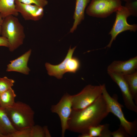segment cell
I'll use <instances>...</instances> for the list:
<instances>
[{
	"mask_svg": "<svg viewBox=\"0 0 137 137\" xmlns=\"http://www.w3.org/2000/svg\"><path fill=\"white\" fill-rule=\"evenodd\" d=\"M14 82V80L6 76L0 77V94L11 88Z\"/></svg>",
	"mask_w": 137,
	"mask_h": 137,
	"instance_id": "ffe728a7",
	"label": "cell"
},
{
	"mask_svg": "<svg viewBox=\"0 0 137 137\" xmlns=\"http://www.w3.org/2000/svg\"><path fill=\"white\" fill-rule=\"evenodd\" d=\"M80 66V62L78 59L72 57L67 61L66 73H75L79 70Z\"/></svg>",
	"mask_w": 137,
	"mask_h": 137,
	"instance_id": "d6986e66",
	"label": "cell"
},
{
	"mask_svg": "<svg viewBox=\"0 0 137 137\" xmlns=\"http://www.w3.org/2000/svg\"><path fill=\"white\" fill-rule=\"evenodd\" d=\"M9 46V43L7 39L2 36L0 37V46H4L8 48Z\"/></svg>",
	"mask_w": 137,
	"mask_h": 137,
	"instance_id": "83f0119b",
	"label": "cell"
},
{
	"mask_svg": "<svg viewBox=\"0 0 137 137\" xmlns=\"http://www.w3.org/2000/svg\"><path fill=\"white\" fill-rule=\"evenodd\" d=\"M76 47L75 46L72 49L71 46L70 47L65 58L60 64L54 65L48 62L45 63V66L49 75L55 77L59 79L62 78L63 75L66 73L67 61L72 57Z\"/></svg>",
	"mask_w": 137,
	"mask_h": 137,
	"instance_id": "4fadbf2b",
	"label": "cell"
},
{
	"mask_svg": "<svg viewBox=\"0 0 137 137\" xmlns=\"http://www.w3.org/2000/svg\"><path fill=\"white\" fill-rule=\"evenodd\" d=\"M16 9L25 20L36 21L44 15L43 8L35 5L27 4L15 2Z\"/></svg>",
	"mask_w": 137,
	"mask_h": 137,
	"instance_id": "30bf717a",
	"label": "cell"
},
{
	"mask_svg": "<svg viewBox=\"0 0 137 137\" xmlns=\"http://www.w3.org/2000/svg\"><path fill=\"white\" fill-rule=\"evenodd\" d=\"M16 130L12 125L5 109L0 107V133L4 137H10Z\"/></svg>",
	"mask_w": 137,
	"mask_h": 137,
	"instance_id": "9a60e30c",
	"label": "cell"
},
{
	"mask_svg": "<svg viewBox=\"0 0 137 137\" xmlns=\"http://www.w3.org/2000/svg\"><path fill=\"white\" fill-rule=\"evenodd\" d=\"M45 137L43 127L38 125H34L31 127V137Z\"/></svg>",
	"mask_w": 137,
	"mask_h": 137,
	"instance_id": "7402d4cb",
	"label": "cell"
},
{
	"mask_svg": "<svg viewBox=\"0 0 137 137\" xmlns=\"http://www.w3.org/2000/svg\"><path fill=\"white\" fill-rule=\"evenodd\" d=\"M43 127L44 130L45 137H51V135L48 130L47 126H45Z\"/></svg>",
	"mask_w": 137,
	"mask_h": 137,
	"instance_id": "f1b7e54d",
	"label": "cell"
},
{
	"mask_svg": "<svg viewBox=\"0 0 137 137\" xmlns=\"http://www.w3.org/2000/svg\"><path fill=\"white\" fill-rule=\"evenodd\" d=\"M123 1L126 2H130L131 1H134L137 0H123Z\"/></svg>",
	"mask_w": 137,
	"mask_h": 137,
	"instance_id": "1f68e13d",
	"label": "cell"
},
{
	"mask_svg": "<svg viewBox=\"0 0 137 137\" xmlns=\"http://www.w3.org/2000/svg\"><path fill=\"white\" fill-rule=\"evenodd\" d=\"M0 137H4V136L0 133Z\"/></svg>",
	"mask_w": 137,
	"mask_h": 137,
	"instance_id": "d6a6232c",
	"label": "cell"
},
{
	"mask_svg": "<svg viewBox=\"0 0 137 137\" xmlns=\"http://www.w3.org/2000/svg\"><path fill=\"white\" fill-rule=\"evenodd\" d=\"M109 124H105V127L101 133L100 137H112V132L109 129Z\"/></svg>",
	"mask_w": 137,
	"mask_h": 137,
	"instance_id": "4316f807",
	"label": "cell"
},
{
	"mask_svg": "<svg viewBox=\"0 0 137 137\" xmlns=\"http://www.w3.org/2000/svg\"><path fill=\"white\" fill-rule=\"evenodd\" d=\"M3 20V19L0 16V35H1V27Z\"/></svg>",
	"mask_w": 137,
	"mask_h": 137,
	"instance_id": "4dcf8cb0",
	"label": "cell"
},
{
	"mask_svg": "<svg viewBox=\"0 0 137 137\" xmlns=\"http://www.w3.org/2000/svg\"><path fill=\"white\" fill-rule=\"evenodd\" d=\"M107 73L119 87L126 108L130 110L137 113V105L134 102L129 86L123 75L110 72L107 71Z\"/></svg>",
	"mask_w": 137,
	"mask_h": 137,
	"instance_id": "9c48e42d",
	"label": "cell"
},
{
	"mask_svg": "<svg viewBox=\"0 0 137 137\" xmlns=\"http://www.w3.org/2000/svg\"><path fill=\"white\" fill-rule=\"evenodd\" d=\"M102 85V95L107 103L110 113H112L118 118L120 124L130 137L135 136L137 132V119L132 122L128 121L122 111L123 105L118 101L117 95L115 94L111 96L108 92L105 84Z\"/></svg>",
	"mask_w": 137,
	"mask_h": 137,
	"instance_id": "277c9868",
	"label": "cell"
},
{
	"mask_svg": "<svg viewBox=\"0 0 137 137\" xmlns=\"http://www.w3.org/2000/svg\"><path fill=\"white\" fill-rule=\"evenodd\" d=\"M16 96L14 90L11 88L0 94V107L5 109L12 106L15 103Z\"/></svg>",
	"mask_w": 137,
	"mask_h": 137,
	"instance_id": "e0dca14e",
	"label": "cell"
},
{
	"mask_svg": "<svg viewBox=\"0 0 137 137\" xmlns=\"http://www.w3.org/2000/svg\"><path fill=\"white\" fill-rule=\"evenodd\" d=\"M116 12V17L113 26L109 34L111 38L110 42L106 47L110 48L113 41L115 40L117 36L121 33L126 30L135 31L137 26L135 24L130 25L127 22V18L133 15L131 11L125 6H122Z\"/></svg>",
	"mask_w": 137,
	"mask_h": 137,
	"instance_id": "8992f818",
	"label": "cell"
},
{
	"mask_svg": "<svg viewBox=\"0 0 137 137\" xmlns=\"http://www.w3.org/2000/svg\"><path fill=\"white\" fill-rule=\"evenodd\" d=\"M110 113L102 94L94 102L81 110L72 109L67 130L81 134L88 132L90 127L100 124Z\"/></svg>",
	"mask_w": 137,
	"mask_h": 137,
	"instance_id": "6da1fadb",
	"label": "cell"
},
{
	"mask_svg": "<svg viewBox=\"0 0 137 137\" xmlns=\"http://www.w3.org/2000/svg\"><path fill=\"white\" fill-rule=\"evenodd\" d=\"M111 135L112 137H130L124 128L120 124L118 129L111 132Z\"/></svg>",
	"mask_w": 137,
	"mask_h": 137,
	"instance_id": "d4e9b609",
	"label": "cell"
},
{
	"mask_svg": "<svg viewBox=\"0 0 137 137\" xmlns=\"http://www.w3.org/2000/svg\"><path fill=\"white\" fill-rule=\"evenodd\" d=\"M102 94V85L86 86L79 93L72 95V109H83L94 102Z\"/></svg>",
	"mask_w": 137,
	"mask_h": 137,
	"instance_id": "5b68a950",
	"label": "cell"
},
{
	"mask_svg": "<svg viewBox=\"0 0 137 137\" xmlns=\"http://www.w3.org/2000/svg\"><path fill=\"white\" fill-rule=\"evenodd\" d=\"M10 137H31V127L17 130Z\"/></svg>",
	"mask_w": 137,
	"mask_h": 137,
	"instance_id": "cb8c5ba5",
	"label": "cell"
},
{
	"mask_svg": "<svg viewBox=\"0 0 137 137\" xmlns=\"http://www.w3.org/2000/svg\"><path fill=\"white\" fill-rule=\"evenodd\" d=\"M32 52L30 49L16 59L11 60L7 65L6 71L15 72L25 75L29 74L30 70L28 63Z\"/></svg>",
	"mask_w": 137,
	"mask_h": 137,
	"instance_id": "7c38bea8",
	"label": "cell"
},
{
	"mask_svg": "<svg viewBox=\"0 0 137 137\" xmlns=\"http://www.w3.org/2000/svg\"><path fill=\"white\" fill-rule=\"evenodd\" d=\"M90 1V0H76L73 16L74 22L73 26L70 29V32H73L76 30L78 26L84 19L85 10Z\"/></svg>",
	"mask_w": 137,
	"mask_h": 137,
	"instance_id": "5bb4252c",
	"label": "cell"
},
{
	"mask_svg": "<svg viewBox=\"0 0 137 137\" xmlns=\"http://www.w3.org/2000/svg\"><path fill=\"white\" fill-rule=\"evenodd\" d=\"M137 56L125 61L115 60L108 67L107 70L123 75L133 73L136 71Z\"/></svg>",
	"mask_w": 137,
	"mask_h": 137,
	"instance_id": "8fae6325",
	"label": "cell"
},
{
	"mask_svg": "<svg viewBox=\"0 0 137 137\" xmlns=\"http://www.w3.org/2000/svg\"><path fill=\"white\" fill-rule=\"evenodd\" d=\"M12 125L17 130L31 128L35 125V112L28 104L20 101L4 109Z\"/></svg>",
	"mask_w": 137,
	"mask_h": 137,
	"instance_id": "7a4b0ae2",
	"label": "cell"
},
{
	"mask_svg": "<svg viewBox=\"0 0 137 137\" xmlns=\"http://www.w3.org/2000/svg\"><path fill=\"white\" fill-rule=\"evenodd\" d=\"M16 17L11 15L4 19L1 27V35L8 39L11 52L23 44L25 37L24 27Z\"/></svg>",
	"mask_w": 137,
	"mask_h": 137,
	"instance_id": "3957f363",
	"label": "cell"
},
{
	"mask_svg": "<svg viewBox=\"0 0 137 137\" xmlns=\"http://www.w3.org/2000/svg\"><path fill=\"white\" fill-rule=\"evenodd\" d=\"M121 0H92L86 10L88 15L106 17L116 12L122 6Z\"/></svg>",
	"mask_w": 137,
	"mask_h": 137,
	"instance_id": "52a82bcc",
	"label": "cell"
},
{
	"mask_svg": "<svg viewBox=\"0 0 137 137\" xmlns=\"http://www.w3.org/2000/svg\"><path fill=\"white\" fill-rule=\"evenodd\" d=\"M105 124H99L96 126L90 127L88 132L91 137H100L101 133L105 127Z\"/></svg>",
	"mask_w": 137,
	"mask_h": 137,
	"instance_id": "44dd1931",
	"label": "cell"
},
{
	"mask_svg": "<svg viewBox=\"0 0 137 137\" xmlns=\"http://www.w3.org/2000/svg\"><path fill=\"white\" fill-rule=\"evenodd\" d=\"M72 95L65 94L59 102L53 105L50 109L52 112L57 113L59 116L61 123L62 136L64 137L67 130V122L72 110Z\"/></svg>",
	"mask_w": 137,
	"mask_h": 137,
	"instance_id": "ba28073f",
	"label": "cell"
},
{
	"mask_svg": "<svg viewBox=\"0 0 137 137\" xmlns=\"http://www.w3.org/2000/svg\"><path fill=\"white\" fill-rule=\"evenodd\" d=\"M79 137H91L88 132L83 133L79 135Z\"/></svg>",
	"mask_w": 137,
	"mask_h": 137,
	"instance_id": "f546056e",
	"label": "cell"
},
{
	"mask_svg": "<svg viewBox=\"0 0 137 137\" xmlns=\"http://www.w3.org/2000/svg\"><path fill=\"white\" fill-rule=\"evenodd\" d=\"M123 76L128 85L133 100L137 105V71Z\"/></svg>",
	"mask_w": 137,
	"mask_h": 137,
	"instance_id": "ac0fdd59",
	"label": "cell"
},
{
	"mask_svg": "<svg viewBox=\"0 0 137 137\" xmlns=\"http://www.w3.org/2000/svg\"><path fill=\"white\" fill-rule=\"evenodd\" d=\"M15 0H0V16L3 19L10 15L17 16L19 13L15 6Z\"/></svg>",
	"mask_w": 137,
	"mask_h": 137,
	"instance_id": "2e32d148",
	"label": "cell"
},
{
	"mask_svg": "<svg viewBox=\"0 0 137 137\" xmlns=\"http://www.w3.org/2000/svg\"><path fill=\"white\" fill-rule=\"evenodd\" d=\"M15 2L27 4H33L43 8L48 4V1L47 0H15Z\"/></svg>",
	"mask_w": 137,
	"mask_h": 137,
	"instance_id": "603a6c76",
	"label": "cell"
},
{
	"mask_svg": "<svg viewBox=\"0 0 137 137\" xmlns=\"http://www.w3.org/2000/svg\"><path fill=\"white\" fill-rule=\"evenodd\" d=\"M125 6L129 9L132 11L133 15H137V0L126 2Z\"/></svg>",
	"mask_w": 137,
	"mask_h": 137,
	"instance_id": "484cf974",
	"label": "cell"
}]
</instances>
